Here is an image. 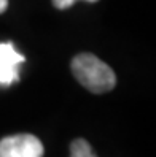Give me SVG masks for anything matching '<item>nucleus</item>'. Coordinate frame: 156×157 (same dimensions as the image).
Here are the masks:
<instances>
[{"label":"nucleus","mask_w":156,"mask_h":157,"mask_svg":"<svg viewBox=\"0 0 156 157\" xmlns=\"http://www.w3.org/2000/svg\"><path fill=\"white\" fill-rule=\"evenodd\" d=\"M72 73L83 87L93 94H105L116 84L115 71L94 54L81 52L72 60Z\"/></svg>","instance_id":"nucleus-1"},{"label":"nucleus","mask_w":156,"mask_h":157,"mask_svg":"<svg viewBox=\"0 0 156 157\" xmlns=\"http://www.w3.org/2000/svg\"><path fill=\"white\" fill-rule=\"evenodd\" d=\"M43 144L35 135L18 133L0 140V157H43Z\"/></svg>","instance_id":"nucleus-2"},{"label":"nucleus","mask_w":156,"mask_h":157,"mask_svg":"<svg viewBox=\"0 0 156 157\" xmlns=\"http://www.w3.org/2000/svg\"><path fill=\"white\" fill-rule=\"evenodd\" d=\"M24 56L14 49L13 43H0V84H11L19 79V63Z\"/></svg>","instance_id":"nucleus-3"},{"label":"nucleus","mask_w":156,"mask_h":157,"mask_svg":"<svg viewBox=\"0 0 156 157\" xmlns=\"http://www.w3.org/2000/svg\"><path fill=\"white\" fill-rule=\"evenodd\" d=\"M70 157H96L91 144L83 140V138H77L70 143Z\"/></svg>","instance_id":"nucleus-4"},{"label":"nucleus","mask_w":156,"mask_h":157,"mask_svg":"<svg viewBox=\"0 0 156 157\" xmlns=\"http://www.w3.org/2000/svg\"><path fill=\"white\" fill-rule=\"evenodd\" d=\"M75 2L77 0H53V5L56 8H59V10H67V8H70Z\"/></svg>","instance_id":"nucleus-5"},{"label":"nucleus","mask_w":156,"mask_h":157,"mask_svg":"<svg viewBox=\"0 0 156 157\" xmlns=\"http://www.w3.org/2000/svg\"><path fill=\"white\" fill-rule=\"evenodd\" d=\"M8 6V0H0V13H3Z\"/></svg>","instance_id":"nucleus-6"},{"label":"nucleus","mask_w":156,"mask_h":157,"mask_svg":"<svg viewBox=\"0 0 156 157\" xmlns=\"http://www.w3.org/2000/svg\"><path fill=\"white\" fill-rule=\"evenodd\" d=\"M86 2H91V3H94V2H99V0H86Z\"/></svg>","instance_id":"nucleus-7"}]
</instances>
